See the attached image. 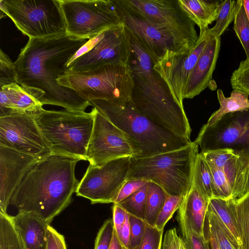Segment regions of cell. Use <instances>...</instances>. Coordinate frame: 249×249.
Segmentation results:
<instances>
[{
    "label": "cell",
    "mask_w": 249,
    "mask_h": 249,
    "mask_svg": "<svg viewBox=\"0 0 249 249\" xmlns=\"http://www.w3.org/2000/svg\"><path fill=\"white\" fill-rule=\"evenodd\" d=\"M131 158L114 160L100 167L89 164L75 191L76 196L89 199L92 204L113 203L127 180Z\"/></svg>",
    "instance_id": "cell-13"
},
{
    "label": "cell",
    "mask_w": 249,
    "mask_h": 249,
    "mask_svg": "<svg viewBox=\"0 0 249 249\" xmlns=\"http://www.w3.org/2000/svg\"><path fill=\"white\" fill-rule=\"evenodd\" d=\"M112 1L125 28L137 39L155 63L168 51L178 53L191 51L177 41L169 33L150 23L125 0Z\"/></svg>",
    "instance_id": "cell-14"
},
{
    "label": "cell",
    "mask_w": 249,
    "mask_h": 249,
    "mask_svg": "<svg viewBox=\"0 0 249 249\" xmlns=\"http://www.w3.org/2000/svg\"><path fill=\"white\" fill-rule=\"evenodd\" d=\"M217 95L220 107L210 116L205 124L207 126L212 125L228 113L249 109V96L244 93L233 90L231 96L226 97L222 90L218 89Z\"/></svg>",
    "instance_id": "cell-26"
},
{
    "label": "cell",
    "mask_w": 249,
    "mask_h": 249,
    "mask_svg": "<svg viewBox=\"0 0 249 249\" xmlns=\"http://www.w3.org/2000/svg\"><path fill=\"white\" fill-rule=\"evenodd\" d=\"M205 237L207 239L210 249H220L215 239L211 235L204 233Z\"/></svg>",
    "instance_id": "cell-49"
},
{
    "label": "cell",
    "mask_w": 249,
    "mask_h": 249,
    "mask_svg": "<svg viewBox=\"0 0 249 249\" xmlns=\"http://www.w3.org/2000/svg\"><path fill=\"white\" fill-rule=\"evenodd\" d=\"M66 23V34L91 39L123 23L112 0H59Z\"/></svg>",
    "instance_id": "cell-9"
},
{
    "label": "cell",
    "mask_w": 249,
    "mask_h": 249,
    "mask_svg": "<svg viewBox=\"0 0 249 249\" xmlns=\"http://www.w3.org/2000/svg\"><path fill=\"white\" fill-rule=\"evenodd\" d=\"M130 53L129 39L123 23L89 39L68 65L69 70L80 72L109 64H126Z\"/></svg>",
    "instance_id": "cell-10"
},
{
    "label": "cell",
    "mask_w": 249,
    "mask_h": 249,
    "mask_svg": "<svg viewBox=\"0 0 249 249\" xmlns=\"http://www.w3.org/2000/svg\"><path fill=\"white\" fill-rule=\"evenodd\" d=\"M234 201L232 198L213 197L209 200L208 210L217 217L231 243L239 249L242 241L234 212Z\"/></svg>",
    "instance_id": "cell-23"
},
{
    "label": "cell",
    "mask_w": 249,
    "mask_h": 249,
    "mask_svg": "<svg viewBox=\"0 0 249 249\" xmlns=\"http://www.w3.org/2000/svg\"><path fill=\"white\" fill-rule=\"evenodd\" d=\"M244 6L246 14L249 20V0H244Z\"/></svg>",
    "instance_id": "cell-50"
},
{
    "label": "cell",
    "mask_w": 249,
    "mask_h": 249,
    "mask_svg": "<svg viewBox=\"0 0 249 249\" xmlns=\"http://www.w3.org/2000/svg\"><path fill=\"white\" fill-rule=\"evenodd\" d=\"M192 184L209 200L213 197L212 172L200 153H198L196 158Z\"/></svg>",
    "instance_id": "cell-27"
},
{
    "label": "cell",
    "mask_w": 249,
    "mask_h": 249,
    "mask_svg": "<svg viewBox=\"0 0 249 249\" xmlns=\"http://www.w3.org/2000/svg\"><path fill=\"white\" fill-rule=\"evenodd\" d=\"M0 249H25L12 216L0 212Z\"/></svg>",
    "instance_id": "cell-29"
},
{
    "label": "cell",
    "mask_w": 249,
    "mask_h": 249,
    "mask_svg": "<svg viewBox=\"0 0 249 249\" xmlns=\"http://www.w3.org/2000/svg\"><path fill=\"white\" fill-rule=\"evenodd\" d=\"M66 34L48 39H29L15 62L17 83L43 105L85 111L89 101L57 79L69 70L68 65L88 41Z\"/></svg>",
    "instance_id": "cell-1"
},
{
    "label": "cell",
    "mask_w": 249,
    "mask_h": 249,
    "mask_svg": "<svg viewBox=\"0 0 249 249\" xmlns=\"http://www.w3.org/2000/svg\"><path fill=\"white\" fill-rule=\"evenodd\" d=\"M125 134L134 151L133 158H144L185 147L192 142L164 128L139 112L131 101H89Z\"/></svg>",
    "instance_id": "cell-4"
},
{
    "label": "cell",
    "mask_w": 249,
    "mask_h": 249,
    "mask_svg": "<svg viewBox=\"0 0 249 249\" xmlns=\"http://www.w3.org/2000/svg\"><path fill=\"white\" fill-rule=\"evenodd\" d=\"M183 196L168 195L157 218L155 226L157 228L163 230L166 223L172 217L175 212L179 209Z\"/></svg>",
    "instance_id": "cell-37"
},
{
    "label": "cell",
    "mask_w": 249,
    "mask_h": 249,
    "mask_svg": "<svg viewBox=\"0 0 249 249\" xmlns=\"http://www.w3.org/2000/svg\"><path fill=\"white\" fill-rule=\"evenodd\" d=\"M40 159L0 146V212L7 213L10 199L30 168Z\"/></svg>",
    "instance_id": "cell-18"
},
{
    "label": "cell",
    "mask_w": 249,
    "mask_h": 249,
    "mask_svg": "<svg viewBox=\"0 0 249 249\" xmlns=\"http://www.w3.org/2000/svg\"><path fill=\"white\" fill-rule=\"evenodd\" d=\"M148 182L138 191L117 204L129 214L144 221Z\"/></svg>",
    "instance_id": "cell-32"
},
{
    "label": "cell",
    "mask_w": 249,
    "mask_h": 249,
    "mask_svg": "<svg viewBox=\"0 0 249 249\" xmlns=\"http://www.w3.org/2000/svg\"><path fill=\"white\" fill-rule=\"evenodd\" d=\"M79 160L52 154L40 159L25 175L9 205L18 212L34 213L51 224L72 201L79 183L75 176Z\"/></svg>",
    "instance_id": "cell-2"
},
{
    "label": "cell",
    "mask_w": 249,
    "mask_h": 249,
    "mask_svg": "<svg viewBox=\"0 0 249 249\" xmlns=\"http://www.w3.org/2000/svg\"><path fill=\"white\" fill-rule=\"evenodd\" d=\"M36 123L51 154L87 160V151L94 121L90 112L64 109L35 113Z\"/></svg>",
    "instance_id": "cell-5"
},
{
    "label": "cell",
    "mask_w": 249,
    "mask_h": 249,
    "mask_svg": "<svg viewBox=\"0 0 249 249\" xmlns=\"http://www.w3.org/2000/svg\"><path fill=\"white\" fill-rule=\"evenodd\" d=\"M180 249H186L185 244H184V241L183 242Z\"/></svg>",
    "instance_id": "cell-51"
},
{
    "label": "cell",
    "mask_w": 249,
    "mask_h": 249,
    "mask_svg": "<svg viewBox=\"0 0 249 249\" xmlns=\"http://www.w3.org/2000/svg\"><path fill=\"white\" fill-rule=\"evenodd\" d=\"M195 142L201 153L231 149L238 155L249 156V109L228 113L211 126L205 124Z\"/></svg>",
    "instance_id": "cell-12"
},
{
    "label": "cell",
    "mask_w": 249,
    "mask_h": 249,
    "mask_svg": "<svg viewBox=\"0 0 249 249\" xmlns=\"http://www.w3.org/2000/svg\"><path fill=\"white\" fill-rule=\"evenodd\" d=\"M130 234V226L129 221V214L127 213L125 217V219L122 229L121 234L120 236V240H121L123 244L126 249H128Z\"/></svg>",
    "instance_id": "cell-47"
},
{
    "label": "cell",
    "mask_w": 249,
    "mask_h": 249,
    "mask_svg": "<svg viewBox=\"0 0 249 249\" xmlns=\"http://www.w3.org/2000/svg\"><path fill=\"white\" fill-rule=\"evenodd\" d=\"M114 227L112 218L106 220L99 229L95 240L94 249H109Z\"/></svg>",
    "instance_id": "cell-42"
},
{
    "label": "cell",
    "mask_w": 249,
    "mask_h": 249,
    "mask_svg": "<svg viewBox=\"0 0 249 249\" xmlns=\"http://www.w3.org/2000/svg\"><path fill=\"white\" fill-rule=\"evenodd\" d=\"M0 9L29 39H48L66 34L59 0H0Z\"/></svg>",
    "instance_id": "cell-8"
},
{
    "label": "cell",
    "mask_w": 249,
    "mask_h": 249,
    "mask_svg": "<svg viewBox=\"0 0 249 249\" xmlns=\"http://www.w3.org/2000/svg\"><path fill=\"white\" fill-rule=\"evenodd\" d=\"M198 145L194 141L187 146L144 158H131L127 180L152 181L171 196H183L190 188Z\"/></svg>",
    "instance_id": "cell-6"
},
{
    "label": "cell",
    "mask_w": 249,
    "mask_h": 249,
    "mask_svg": "<svg viewBox=\"0 0 249 249\" xmlns=\"http://www.w3.org/2000/svg\"><path fill=\"white\" fill-rule=\"evenodd\" d=\"M190 18L200 30L208 27L216 20L222 0H178Z\"/></svg>",
    "instance_id": "cell-25"
},
{
    "label": "cell",
    "mask_w": 249,
    "mask_h": 249,
    "mask_svg": "<svg viewBox=\"0 0 249 249\" xmlns=\"http://www.w3.org/2000/svg\"><path fill=\"white\" fill-rule=\"evenodd\" d=\"M93 108L94 125L87 151L89 164L100 167L114 160L133 158V150L124 133Z\"/></svg>",
    "instance_id": "cell-16"
},
{
    "label": "cell",
    "mask_w": 249,
    "mask_h": 249,
    "mask_svg": "<svg viewBox=\"0 0 249 249\" xmlns=\"http://www.w3.org/2000/svg\"><path fill=\"white\" fill-rule=\"evenodd\" d=\"M149 181L141 178L127 180L118 192L113 204H118L123 200L138 191Z\"/></svg>",
    "instance_id": "cell-43"
},
{
    "label": "cell",
    "mask_w": 249,
    "mask_h": 249,
    "mask_svg": "<svg viewBox=\"0 0 249 249\" xmlns=\"http://www.w3.org/2000/svg\"></svg>",
    "instance_id": "cell-53"
},
{
    "label": "cell",
    "mask_w": 249,
    "mask_h": 249,
    "mask_svg": "<svg viewBox=\"0 0 249 249\" xmlns=\"http://www.w3.org/2000/svg\"><path fill=\"white\" fill-rule=\"evenodd\" d=\"M163 230L146 223L144 237L135 249H161Z\"/></svg>",
    "instance_id": "cell-40"
},
{
    "label": "cell",
    "mask_w": 249,
    "mask_h": 249,
    "mask_svg": "<svg viewBox=\"0 0 249 249\" xmlns=\"http://www.w3.org/2000/svg\"><path fill=\"white\" fill-rule=\"evenodd\" d=\"M168 195L160 186L153 182H148L145 216L147 224L155 226L157 218Z\"/></svg>",
    "instance_id": "cell-28"
},
{
    "label": "cell",
    "mask_w": 249,
    "mask_h": 249,
    "mask_svg": "<svg viewBox=\"0 0 249 249\" xmlns=\"http://www.w3.org/2000/svg\"><path fill=\"white\" fill-rule=\"evenodd\" d=\"M35 113H14L0 117V146L39 159L50 155L36 123Z\"/></svg>",
    "instance_id": "cell-15"
},
{
    "label": "cell",
    "mask_w": 249,
    "mask_h": 249,
    "mask_svg": "<svg viewBox=\"0 0 249 249\" xmlns=\"http://www.w3.org/2000/svg\"><path fill=\"white\" fill-rule=\"evenodd\" d=\"M42 106L17 83L0 87V117L14 113H35L42 109Z\"/></svg>",
    "instance_id": "cell-21"
},
{
    "label": "cell",
    "mask_w": 249,
    "mask_h": 249,
    "mask_svg": "<svg viewBox=\"0 0 249 249\" xmlns=\"http://www.w3.org/2000/svg\"><path fill=\"white\" fill-rule=\"evenodd\" d=\"M207 163L212 175L213 197L225 199L232 198V192L223 170L211 163Z\"/></svg>",
    "instance_id": "cell-36"
},
{
    "label": "cell",
    "mask_w": 249,
    "mask_h": 249,
    "mask_svg": "<svg viewBox=\"0 0 249 249\" xmlns=\"http://www.w3.org/2000/svg\"><path fill=\"white\" fill-rule=\"evenodd\" d=\"M183 242L178 236L175 228L166 231L162 242L161 249H180Z\"/></svg>",
    "instance_id": "cell-45"
},
{
    "label": "cell",
    "mask_w": 249,
    "mask_h": 249,
    "mask_svg": "<svg viewBox=\"0 0 249 249\" xmlns=\"http://www.w3.org/2000/svg\"><path fill=\"white\" fill-rule=\"evenodd\" d=\"M150 23L169 33L177 41L191 50L198 36L195 23L178 0H125Z\"/></svg>",
    "instance_id": "cell-11"
},
{
    "label": "cell",
    "mask_w": 249,
    "mask_h": 249,
    "mask_svg": "<svg viewBox=\"0 0 249 249\" xmlns=\"http://www.w3.org/2000/svg\"><path fill=\"white\" fill-rule=\"evenodd\" d=\"M239 249H246L244 247H243L242 246H241Z\"/></svg>",
    "instance_id": "cell-52"
},
{
    "label": "cell",
    "mask_w": 249,
    "mask_h": 249,
    "mask_svg": "<svg viewBox=\"0 0 249 249\" xmlns=\"http://www.w3.org/2000/svg\"><path fill=\"white\" fill-rule=\"evenodd\" d=\"M221 169L231 187L232 199H238L249 191V156L235 155Z\"/></svg>",
    "instance_id": "cell-24"
},
{
    "label": "cell",
    "mask_w": 249,
    "mask_h": 249,
    "mask_svg": "<svg viewBox=\"0 0 249 249\" xmlns=\"http://www.w3.org/2000/svg\"><path fill=\"white\" fill-rule=\"evenodd\" d=\"M234 212L242 241V246L249 249V191L234 200Z\"/></svg>",
    "instance_id": "cell-30"
},
{
    "label": "cell",
    "mask_w": 249,
    "mask_h": 249,
    "mask_svg": "<svg viewBox=\"0 0 249 249\" xmlns=\"http://www.w3.org/2000/svg\"><path fill=\"white\" fill-rule=\"evenodd\" d=\"M209 200L201 194L192 184L183 195L178 210L184 215L192 230L201 235H204V224Z\"/></svg>",
    "instance_id": "cell-22"
},
{
    "label": "cell",
    "mask_w": 249,
    "mask_h": 249,
    "mask_svg": "<svg viewBox=\"0 0 249 249\" xmlns=\"http://www.w3.org/2000/svg\"><path fill=\"white\" fill-rule=\"evenodd\" d=\"M12 217L25 249H46L50 224L32 213L18 212Z\"/></svg>",
    "instance_id": "cell-20"
},
{
    "label": "cell",
    "mask_w": 249,
    "mask_h": 249,
    "mask_svg": "<svg viewBox=\"0 0 249 249\" xmlns=\"http://www.w3.org/2000/svg\"><path fill=\"white\" fill-rule=\"evenodd\" d=\"M204 228H206V233L215 239L220 249H237L229 238L217 217L208 210Z\"/></svg>",
    "instance_id": "cell-35"
},
{
    "label": "cell",
    "mask_w": 249,
    "mask_h": 249,
    "mask_svg": "<svg viewBox=\"0 0 249 249\" xmlns=\"http://www.w3.org/2000/svg\"><path fill=\"white\" fill-rule=\"evenodd\" d=\"M236 1L222 0L216 19L214 26L210 28L211 36L220 37L234 19L236 11Z\"/></svg>",
    "instance_id": "cell-33"
},
{
    "label": "cell",
    "mask_w": 249,
    "mask_h": 249,
    "mask_svg": "<svg viewBox=\"0 0 249 249\" xmlns=\"http://www.w3.org/2000/svg\"><path fill=\"white\" fill-rule=\"evenodd\" d=\"M220 44V37L210 36L188 77L183 99L193 98L208 86L215 68Z\"/></svg>",
    "instance_id": "cell-19"
},
{
    "label": "cell",
    "mask_w": 249,
    "mask_h": 249,
    "mask_svg": "<svg viewBox=\"0 0 249 249\" xmlns=\"http://www.w3.org/2000/svg\"><path fill=\"white\" fill-rule=\"evenodd\" d=\"M129 221L130 234L128 249H135L144 237L146 223L144 220L130 214H129Z\"/></svg>",
    "instance_id": "cell-41"
},
{
    "label": "cell",
    "mask_w": 249,
    "mask_h": 249,
    "mask_svg": "<svg viewBox=\"0 0 249 249\" xmlns=\"http://www.w3.org/2000/svg\"><path fill=\"white\" fill-rule=\"evenodd\" d=\"M57 82L88 101H131L133 81L127 64L107 65L80 72L68 71L58 77Z\"/></svg>",
    "instance_id": "cell-7"
},
{
    "label": "cell",
    "mask_w": 249,
    "mask_h": 249,
    "mask_svg": "<svg viewBox=\"0 0 249 249\" xmlns=\"http://www.w3.org/2000/svg\"><path fill=\"white\" fill-rule=\"evenodd\" d=\"M177 220L186 249H210L205 235H199L193 231L188 225L183 214L179 210Z\"/></svg>",
    "instance_id": "cell-34"
},
{
    "label": "cell",
    "mask_w": 249,
    "mask_h": 249,
    "mask_svg": "<svg viewBox=\"0 0 249 249\" xmlns=\"http://www.w3.org/2000/svg\"><path fill=\"white\" fill-rule=\"evenodd\" d=\"M210 36L209 27L200 30L198 39L190 51L178 53L168 51L154 65V70L166 82L174 99L181 106L188 77Z\"/></svg>",
    "instance_id": "cell-17"
},
{
    "label": "cell",
    "mask_w": 249,
    "mask_h": 249,
    "mask_svg": "<svg viewBox=\"0 0 249 249\" xmlns=\"http://www.w3.org/2000/svg\"><path fill=\"white\" fill-rule=\"evenodd\" d=\"M112 213L114 229L120 239L122 229L125 219L127 212L118 204H113Z\"/></svg>",
    "instance_id": "cell-46"
},
{
    "label": "cell",
    "mask_w": 249,
    "mask_h": 249,
    "mask_svg": "<svg viewBox=\"0 0 249 249\" xmlns=\"http://www.w3.org/2000/svg\"><path fill=\"white\" fill-rule=\"evenodd\" d=\"M126 29L129 39L127 64L133 81L132 105L159 125L190 140L192 130L183 106L175 100L166 82L154 70L153 59Z\"/></svg>",
    "instance_id": "cell-3"
},
{
    "label": "cell",
    "mask_w": 249,
    "mask_h": 249,
    "mask_svg": "<svg viewBox=\"0 0 249 249\" xmlns=\"http://www.w3.org/2000/svg\"><path fill=\"white\" fill-rule=\"evenodd\" d=\"M233 29L249 60V20L244 6V0H236Z\"/></svg>",
    "instance_id": "cell-31"
},
{
    "label": "cell",
    "mask_w": 249,
    "mask_h": 249,
    "mask_svg": "<svg viewBox=\"0 0 249 249\" xmlns=\"http://www.w3.org/2000/svg\"><path fill=\"white\" fill-rule=\"evenodd\" d=\"M12 83H17L15 63L13 62L9 56L0 49V87Z\"/></svg>",
    "instance_id": "cell-39"
},
{
    "label": "cell",
    "mask_w": 249,
    "mask_h": 249,
    "mask_svg": "<svg viewBox=\"0 0 249 249\" xmlns=\"http://www.w3.org/2000/svg\"><path fill=\"white\" fill-rule=\"evenodd\" d=\"M230 82L233 90L249 96V60L240 62L238 68L232 72Z\"/></svg>",
    "instance_id": "cell-38"
},
{
    "label": "cell",
    "mask_w": 249,
    "mask_h": 249,
    "mask_svg": "<svg viewBox=\"0 0 249 249\" xmlns=\"http://www.w3.org/2000/svg\"><path fill=\"white\" fill-rule=\"evenodd\" d=\"M109 249H126L123 244L115 229L113 232L112 242Z\"/></svg>",
    "instance_id": "cell-48"
},
{
    "label": "cell",
    "mask_w": 249,
    "mask_h": 249,
    "mask_svg": "<svg viewBox=\"0 0 249 249\" xmlns=\"http://www.w3.org/2000/svg\"><path fill=\"white\" fill-rule=\"evenodd\" d=\"M46 249H67L64 236L57 232L51 225L48 227Z\"/></svg>",
    "instance_id": "cell-44"
}]
</instances>
